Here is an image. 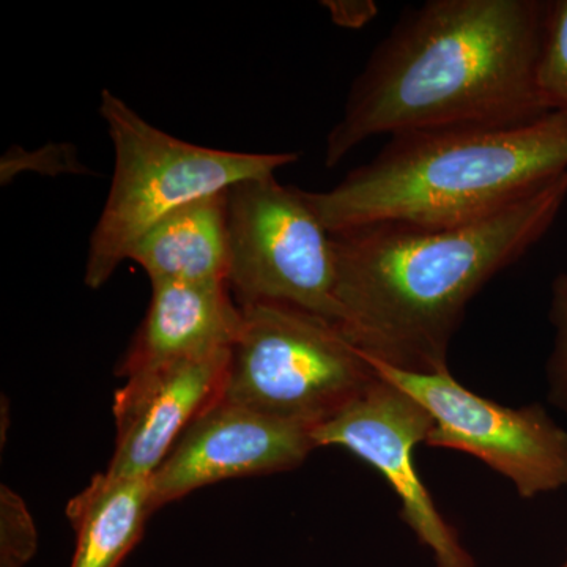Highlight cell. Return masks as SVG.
<instances>
[{"instance_id": "16", "label": "cell", "mask_w": 567, "mask_h": 567, "mask_svg": "<svg viewBox=\"0 0 567 567\" xmlns=\"http://www.w3.org/2000/svg\"><path fill=\"white\" fill-rule=\"evenodd\" d=\"M548 320L554 341L546 363L547 398L567 417V270L551 282Z\"/></svg>"}, {"instance_id": "5", "label": "cell", "mask_w": 567, "mask_h": 567, "mask_svg": "<svg viewBox=\"0 0 567 567\" xmlns=\"http://www.w3.org/2000/svg\"><path fill=\"white\" fill-rule=\"evenodd\" d=\"M240 308L224 402L315 431L379 377L331 320L287 305Z\"/></svg>"}, {"instance_id": "15", "label": "cell", "mask_w": 567, "mask_h": 567, "mask_svg": "<svg viewBox=\"0 0 567 567\" xmlns=\"http://www.w3.org/2000/svg\"><path fill=\"white\" fill-rule=\"evenodd\" d=\"M39 546L28 506L9 486L0 491V567H24Z\"/></svg>"}, {"instance_id": "4", "label": "cell", "mask_w": 567, "mask_h": 567, "mask_svg": "<svg viewBox=\"0 0 567 567\" xmlns=\"http://www.w3.org/2000/svg\"><path fill=\"white\" fill-rule=\"evenodd\" d=\"M100 115L114 148V175L89 241L84 284L93 290L178 208L300 159L298 153L223 151L183 141L145 121L110 89L102 92Z\"/></svg>"}, {"instance_id": "13", "label": "cell", "mask_w": 567, "mask_h": 567, "mask_svg": "<svg viewBox=\"0 0 567 567\" xmlns=\"http://www.w3.org/2000/svg\"><path fill=\"white\" fill-rule=\"evenodd\" d=\"M152 513L151 477H93L66 509L76 532L71 567L121 566Z\"/></svg>"}, {"instance_id": "3", "label": "cell", "mask_w": 567, "mask_h": 567, "mask_svg": "<svg viewBox=\"0 0 567 567\" xmlns=\"http://www.w3.org/2000/svg\"><path fill=\"white\" fill-rule=\"evenodd\" d=\"M567 173V115L393 134L371 162L306 199L331 234L377 223L445 229L486 218Z\"/></svg>"}, {"instance_id": "2", "label": "cell", "mask_w": 567, "mask_h": 567, "mask_svg": "<svg viewBox=\"0 0 567 567\" xmlns=\"http://www.w3.org/2000/svg\"><path fill=\"white\" fill-rule=\"evenodd\" d=\"M566 200L563 173L462 226L377 223L333 234L336 324L369 360L413 374L446 371L473 298L546 237Z\"/></svg>"}, {"instance_id": "17", "label": "cell", "mask_w": 567, "mask_h": 567, "mask_svg": "<svg viewBox=\"0 0 567 567\" xmlns=\"http://www.w3.org/2000/svg\"><path fill=\"white\" fill-rule=\"evenodd\" d=\"M334 22L344 28L360 29L371 22L379 13V7L371 0H350V2H323Z\"/></svg>"}, {"instance_id": "8", "label": "cell", "mask_w": 567, "mask_h": 567, "mask_svg": "<svg viewBox=\"0 0 567 567\" xmlns=\"http://www.w3.org/2000/svg\"><path fill=\"white\" fill-rule=\"evenodd\" d=\"M431 427L427 410L379 375L338 415L317 425L312 436L317 447H344L383 476L401 499L399 516L432 551L435 567H476L416 470L415 447L425 443Z\"/></svg>"}, {"instance_id": "10", "label": "cell", "mask_w": 567, "mask_h": 567, "mask_svg": "<svg viewBox=\"0 0 567 567\" xmlns=\"http://www.w3.org/2000/svg\"><path fill=\"white\" fill-rule=\"evenodd\" d=\"M230 350L145 369L115 393L117 440L104 475L151 477L185 429L221 394Z\"/></svg>"}, {"instance_id": "11", "label": "cell", "mask_w": 567, "mask_h": 567, "mask_svg": "<svg viewBox=\"0 0 567 567\" xmlns=\"http://www.w3.org/2000/svg\"><path fill=\"white\" fill-rule=\"evenodd\" d=\"M244 311L227 281L152 282V300L121 364L130 377L145 369L233 350Z\"/></svg>"}, {"instance_id": "6", "label": "cell", "mask_w": 567, "mask_h": 567, "mask_svg": "<svg viewBox=\"0 0 567 567\" xmlns=\"http://www.w3.org/2000/svg\"><path fill=\"white\" fill-rule=\"evenodd\" d=\"M229 199L230 292L238 306L276 303L338 323L333 234L305 189L275 175L248 178Z\"/></svg>"}, {"instance_id": "7", "label": "cell", "mask_w": 567, "mask_h": 567, "mask_svg": "<svg viewBox=\"0 0 567 567\" xmlns=\"http://www.w3.org/2000/svg\"><path fill=\"white\" fill-rule=\"evenodd\" d=\"M365 360L427 410L432 427L425 445L476 457L505 476L524 499L567 487V431L543 404H496L458 383L450 369L413 374Z\"/></svg>"}, {"instance_id": "1", "label": "cell", "mask_w": 567, "mask_h": 567, "mask_svg": "<svg viewBox=\"0 0 567 567\" xmlns=\"http://www.w3.org/2000/svg\"><path fill=\"white\" fill-rule=\"evenodd\" d=\"M546 3L429 0L377 44L324 142V167L380 136L535 122Z\"/></svg>"}, {"instance_id": "14", "label": "cell", "mask_w": 567, "mask_h": 567, "mask_svg": "<svg viewBox=\"0 0 567 567\" xmlns=\"http://www.w3.org/2000/svg\"><path fill=\"white\" fill-rule=\"evenodd\" d=\"M537 84L548 111L567 115V0L546 3Z\"/></svg>"}, {"instance_id": "18", "label": "cell", "mask_w": 567, "mask_h": 567, "mask_svg": "<svg viewBox=\"0 0 567 567\" xmlns=\"http://www.w3.org/2000/svg\"><path fill=\"white\" fill-rule=\"evenodd\" d=\"M563 567H567V554H566L565 563H563Z\"/></svg>"}, {"instance_id": "12", "label": "cell", "mask_w": 567, "mask_h": 567, "mask_svg": "<svg viewBox=\"0 0 567 567\" xmlns=\"http://www.w3.org/2000/svg\"><path fill=\"white\" fill-rule=\"evenodd\" d=\"M227 192L194 200L167 216L142 238L130 260L140 265L151 282L227 281Z\"/></svg>"}, {"instance_id": "9", "label": "cell", "mask_w": 567, "mask_h": 567, "mask_svg": "<svg viewBox=\"0 0 567 567\" xmlns=\"http://www.w3.org/2000/svg\"><path fill=\"white\" fill-rule=\"evenodd\" d=\"M315 450L311 427L218 398L185 429L151 476L153 511L219 481L289 472Z\"/></svg>"}]
</instances>
